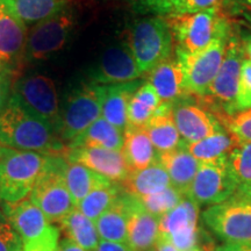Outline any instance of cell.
<instances>
[{"instance_id": "obj_1", "label": "cell", "mask_w": 251, "mask_h": 251, "mask_svg": "<svg viewBox=\"0 0 251 251\" xmlns=\"http://www.w3.org/2000/svg\"><path fill=\"white\" fill-rule=\"evenodd\" d=\"M48 122L41 120L13 97L0 114V146L46 156L65 155L67 146Z\"/></svg>"}, {"instance_id": "obj_2", "label": "cell", "mask_w": 251, "mask_h": 251, "mask_svg": "<svg viewBox=\"0 0 251 251\" xmlns=\"http://www.w3.org/2000/svg\"><path fill=\"white\" fill-rule=\"evenodd\" d=\"M231 33L233 23L225 15L218 34L205 49L192 55L175 52L183 70L185 96H206L224 62Z\"/></svg>"}, {"instance_id": "obj_3", "label": "cell", "mask_w": 251, "mask_h": 251, "mask_svg": "<svg viewBox=\"0 0 251 251\" xmlns=\"http://www.w3.org/2000/svg\"><path fill=\"white\" fill-rule=\"evenodd\" d=\"M125 45L143 76L172 57L175 52L174 36L168 20L157 15L136 21L128 30Z\"/></svg>"}, {"instance_id": "obj_4", "label": "cell", "mask_w": 251, "mask_h": 251, "mask_svg": "<svg viewBox=\"0 0 251 251\" xmlns=\"http://www.w3.org/2000/svg\"><path fill=\"white\" fill-rule=\"evenodd\" d=\"M46 159L43 153L0 146V200L13 203L30 196Z\"/></svg>"}, {"instance_id": "obj_5", "label": "cell", "mask_w": 251, "mask_h": 251, "mask_svg": "<svg viewBox=\"0 0 251 251\" xmlns=\"http://www.w3.org/2000/svg\"><path fill=\"white\" fill-rule=\"evenodd\" d=\"M202 220L227 243L251 244V186L240 185L226 201L209 206Z\"/></svg>"}, {"instance_id": "obj_6", "label": "cell", "mask_w": 251, "mask_h": 251, "mask_svg": "<svg viewBox=\"0 0 251 251\" xmlns=\"http://www.w3.org/2000/svg\"><path fill=\"white\" fill-rule=\"evenodd\" d=\"M67 163L64 155L47 156L29 196L30 201L39 207L51 225H56L76 208L65 183Z\"/></svg>"}, {"instance_id": "obj_7", "label": "cell", "mask_w": 251, "mask_h": 251, "mask_svg": "<svg viewBox=\"0 0 251 251\" xmlns=\"http://www.w3.org/2000/svg\"><path fill=\"white\" fill-rule=\"evenodd\" d=\"M244 58H246L244 43L233 29L224 62L214 81L206 96L198 98L202 105L214 113L215 117L233 115V106L236 98L241 68Z\"/></svg>"}, {"instance_id": "obj_8", "label": "cell", "mask_w": 251, "mask_h": 251, "mask_svg": "<svg viewBox=\"0 0 251 251\" xmlns=\"http://www.w3.org/2000/svg\"><path fill=\"white\" fill-rule=\"evenodd\" d=\"M171 28L176 54L192 55L201 51L214 40L225 19L220 7L190 14L165 17Z\"/></svg>"}, {"instance_id": "obj_9", "label": "cell", "mask_w": 251, "mask_h": 251, "mask_svg": "<svg viewBox=\"0 0 251 251\" xmlns=\"http://www.w3.org/2000/svg\"><path fill=\"white\" fill-rule=\"evenodd\" d=\"M103 85L86 83L72 92L59 114L58 136L71 142L102 115Z\"/></svg>"}, {"instance_id": "obj_10", "label": "cell", "mask_w": 251, "mask_h": 251, "mask_svg": "<svg viewBox=\"0 0 251 251\" xmlns=\"http://www.w3.org/2000/svg\"><path fill=\"white\" fill-rule=\"evenodd\" d=\"M237 187L238 181L227 156L213 162L201 163L186 197L199 206H213L226 201Z\"/></svg>"}, {"instance_id": "obj_11", "label": "cell", "mask_w": 251, "mask_h": 251, "mask_svg": "<svg viewBox=\"0 0 251 251\" xmlns=\"http://www.w3.org/2000/svg\"><path fill=\"white\" fill-rule=\"evenodd\" d=\"M12 90L11 97L41 120L51 125L56 131L58 130L61 108L57 90L49 77L33 75L20 78Z\"/></svg>"}, {"instance_id": "obj_12", "label": "cell", "mask_w": 251, "mask_h": 251, "mask_svg": "<svg viewBox=\"0 0 251 251\" xmlns=\"http://www.w3.org/2000/svg\"><path fill=\"white\" fill-rule=\"evenodd\" d=\"M74 20L70 13L61 12L30 28L27 34L25 56L31 61L49 58L64 48L70 37Z\"/></svg>"}, {"instance_id": "obj_13", "label": "cell", "mask_w": 251, "mask_h": 251, "mask_svg": "<svg viewBox=\"0 0 251 251\" xmlns=\"http://www.w3.org/2000/svg\"><path fill=\"white\" fill-rule=\"evenodd\" d=\"M171 112L181 140L186 144L205 139L222 127L214 113L198 98L192 100L188 96L181 97L172 102Z\"/></svg>"}, {"instance_id": "obj_14", "label": "cell", "mask_w": 251, "mask_h": 251, "mask_svg": "<svg viewBox=\"0 0 251 251\" xmlns=\"http://www.w3.org/2000/svg\"><path fill=\"white\" fill-rule=\"evenodd\" d=\"M199 205L185 196L183 200L159 218V236L166 238L179 251H187L197 246L199 230Z\"/></svg>"}, {"instance_id": "obj_15", "label": "cell", "mask_w": 251, "mask_h": 251, "mask_svg": "<svg viewBox=\"0 0 251 251\" xmlns=\"http://www.w3.org/2000/svg\"><path fill=\"white\" fill-rule=\"evenodd\" d=\"M91 83L98 85H113L139 80L141 74L136 62L125 45L108 47L100 56L98 63L90 74Z\"/></svg>"}, {"instance_id": "obj_16", "label": "cell", "mask_w": 251, "mask_h": 251, "mask_svg": "<svg viewBox=\"0 0 251 251\" xmlns=\"http://www.w3.org/2000/svg\"><path fill=\"white\" fill-rule=\"evenodd\" d=\"M69 163H77L91 169L114 184H122L130 174L122 151L100 148L67 149Z\"/></svg>"}, {"instance_id": "obj_17", "label": "cell", "mask_w": 251, "mask_h": 251, "mask_svg": "<svg viewBox=\"0 0 251 251\" xmlns=\"http://www.w3.org/2000/svg\"><path fill=\"white\" fill-rule=\"evenodd\" d=\"M159 240V219L150 214L136 197L129 194L127 246L130 251H155Z\"/></svg>"}, {"instance_id": "obj_18", "label": "cell", "mask_w": 251, "mask_h": 251, "mask_svg": "<svg viewBox=\"0 0 251 251\" xmlns=\"http://www.w3.org/2000/svg\"><path fill=\"white\" fill-rule=\"evenodd\" d=\"M2 212L24 243L41 236L51 225L39 207L27 198L13 203L2 202Z\"/></svg>"}, {"instance_id": "obj_19", "label": "cell", "mask_w": 251, "mask_h": 251, "mask_svg": "<svg viewBox=\"0 0 251 251\" xmlns=\"http://www.w3.org/2000/svg\"><path fill=\"white\" fill-rule=\"evenodd\" d=\"M27 30L25 24L0 5V69L8 71L25 54Z\"/></svg>"}, {"instance_id": "obj_20", "label": "cell", "mask_w": 251, "mask_h": 251, "mask_svg": "<svg viewBox=\"0 0 251 251\" xmlns=\"http://www.w3.org/2000/svg\"><path fill=\"white\" fill-rule=\"evenodd\" d=\"M147 80L163 102L172 103L185 96L183 70L175 55L153 68Z\"/></svg>"}, {"instance_id": "obj_21", "label": "cell", "mask_w": 251, "mask_h": 251, "mask_svg": "<svg viewBox=\"0 0 251 251\" xmlns=\"http://www.w3.org/2000/svg\"><path fill=\"white\" fill-rule=\"evenodd\" d=\"M158 161L168 172L171 186L186 196L201 163L191 155L185 147V142L178 149L161 153Z\"/></svg>"}, {"instance_id": "obj_22", "label": "cell", "mask_w": 251, "mask_h": 251, "mask_svg": "<svg viewBox=\"0 0 251 251\" xmlns=\"http://www.w3.org/2000/svg\"><path fill=\"white\" fill-rule=\"evenodd\" d=\"M129 216V194L122 192L114 203L94 222L100 241L126 244Z\"/></svg>"}, {"instance_id": "obj_23", "label": "cell", "mask_w": 251, "mask_h": 251, "mask_svg": "<svg viewBox=\"0 0 251 251\" xmlns=\"http://www.w3.org/2000/svg\"><path fill=\"white\" fill-rule=\"evenodd\" d=\"M142 84L134 80L124 84L103 85V102L101 117L109 124L124 130L127 128V112L130 98Z\"/></svg>"}, {"instance_id": "obj_24", "label": "cell", "mask_w": 251, "mask_h": 251, "mask_svg": "<svg viewBox=\"0 0 251 251\" xmlns=\"http://www.w3.org/2000/svg\"><path fill=\"white\" fill-rule=\"evenodd\" d=\"M122 153L130 172L146 169L158 161L159 153L152 146L149 135L142 127H130L125 129V142Z\"/></svg>"}, {"instance_id": "obj_25", "label": "cell", "mask_w": 251, "mask_h": 251, "mask_svg": "<svg viewBox=\"0 0 251 251\" xmlns=\"http://www.w3.org/2000/svg\"><path fill=\"white\" fill-rule=\"evenodd\" d=\"M171 108V102H163L157 114L144 127L159 155L178 149L184 144L172 118Z\"/></svg>"}, {"instance_id": "obj_26", "label": "cell", "mask_w": 251, "mask_h": 251, "mask_svg": "<svg viewBox=\"0 0 251 251\" xmlns=\"http://www.w3.org/2000/svg\"><path fill=\"white\" fill-rule=\"evenodd\" d=\"M124 142L125 131L114 127L101 117L76 139L69 142L67 148H100L121 151Z\"/></svg>"}, {"instance_id": "obj_27", "label": "cell", "mask_w": 251, "mask_h": 251, "mask_svg": "<svg viewBox=\"0 0 251 251\" xmlns=\"http://www.w3.org/2000/svg\"><path fill=\"white\" fill-rule=\"evenodd\" d=\"M124 192L130 196L141 198L155 194L171 186L168 172L161 162L157 161L148 168L130 172L128 178L120 184Z\"/></svg>"}, {"instance_id": "obj_28", "label": "cell", "mask_w": 251, "mask_h": 251, "mask_svg": "<svg viewBox=\"0 0 251 251\" xmlns=\"http://www.w3.org/2000/svg\"><path fill=\"white\" fill-rule=\"evenodd\" d=\"M56 226L64 234V237L71 240L85 251H96L100 243L96 224L81 213L74 208L69 214L57 222Z\"/></svg>"}, {"instance_id": "obj_29", "label": "cell", "mask_w": 251, "mask_h": 251, "mask_svg": "<svg viewBox=\"0 0 251 251\" xmlns=\"http://www.w3.org/2000/svg\"><path fill=\"white\" fill-rule=\"evenodd\" d=\"M241 142L222 126L219 130L194 143H185V147L200 163L213 162L227 157Z\"/></svg>"}, {"instance_id": "obj_30", "label": "cell", "mask_w": 251, "mask_h": 251, "mask_svg": "<svg viewBox=\"0 0 251 251\" xmlns=\"http://www.w3.org/2000/svg\"><path fill=\"white\" fill-rule=\"evenodd\" d=\"M65 183L76 207L86 196L99 187L111 185L112 181L86 166L77 163H67L64 171Z\"/></svg>"}, {"instance_id": "obj_31", "label": "cell", "mask_w": 251, "mask_h": 251, "mask_svg": "<svg viewBox=\"0 0 251 251\" xmlns=\"http://www.w3.org/2000/svg\"><path fill=\"white\" fill-rule=\"evenodd\" d=\"M2 5L21 23L35 25L63 9L64 0H0Z\"/></svg>"}, {"instance_id": "obj_32", "label": "cell", "mask_w": 251, "mask_h": 251, "mask_svg": "<svg viewBox=\"0 0 251 251\" xmlns=\"http://www.w3.org/2000/svg\"><path fill=\"white\" fill-rule=\"evenodd\" d=\"M163 101L148 81L135 91L128 105L127 120L130 127L144 128L159 111Z\"/></svg>"}, {"instance_id": "obj_33", "label": "cell", "mask_w": 251, "mask_h": 251, "mask_svg": "<svg viewBox=\"0 0 251 251\" xmlns=\"http://www.w3.org/2000/svg\"><path fill=\"white\" fill-rule=\"evenodd\" d=\"M124 192L120 184L112 183L107 186L99 187L91 192L78 203L77 208L93 222L103 214Z\"/></svg>"}, {"instance_id": "obj_34", "label": "cell", "mask_w": 251, "mask_h": 251, "mask_svg": "<svg viewBox=\"0 0 251 251\" xmlns=\"http://www.w3.org/2000/svg\"><path fill=\"white\" fill-rule=\"evenodd\" d=\"M184 197V194L176 190L174 186H169L161 192L137 198V199L140 200L147 212L159 219L174 209L183 200Z\"/></svg>"}, {"instance_id": "obj_35", "label": "cell", "mask_w": 251, "mask_h": 251, "mask_svg": "<svg viewBox=\"0 0 251 251\" xmlns=\"http://www.w3.org/2000/svg\"><path fill=\"white\" fill-rule=\"evenodd\" d=\"M238 186H251V142H242L228 156Z\"/></svg>"}, {"instance_id": "obj_36", "label": "cell", "mask_w": 251, "mask_h": 251, "mask_svg": "<svg viewBox=\"0 0 251 251\" xmlns=\"http://www.w3.org/2000/svg\"><path fill=\"white\" fill-rule=\"evenodd\" d=\"M216 118L226 129L234 135L241 143L251 142V108L238 112L230 117L220 115Z\"/></svg>"}, {"instance_id": "obj_37", "label": "cell", "mask_w": 251, "mask_h": 251, "mask_svg": "<svg viewBox=\"0 0 251 251\" xmlns=\"http://www.w3.org/2000/svg\"><path fill=\"white\" fill-rule=\"evenodd\" d=\"M219 7L231 23L251 30V0H221Z\"/></svg>"}, {"instance_id": "obj_38", "label": "cell", "mask_w": 251, "mask_h": 251, "mask_svg": "<svg viewBox=\"0 0 251 251\" xmlns=\"http://www.w3.org/2000/svg\"><path fill=\"white\" fill-rule=\"evenodd\" d=\"M249 108H251V62L246 57L241 68L236 98L233 106V115Z\"/></svg>"}, {"instance_id": "obj_39", "label": "cell", "mask_w": 251, "mask_h": 251, "mask_svg": "<svg viewBox=\"0 0 251 251\" xmlns=\"http://www.w3.org/2000/svg\"><path fill=\"white\" fill-rule=\"evenodd\" d=\"M59 228L56 225H50L41 236L24 243L23 251H59Z\"/></svg>"}, {"instance_id": "obj_40", "label": "cell", "mask_w": 251, "mask_h": 251, "mask_svg": "<svg viewBox=\"0 0 251 251\" xmlns=\"http://www.w3.org/2000/svg\"><path fill=\"white\" fill-rule=\"evenodd\" d=\"M24 242L13 226L0 211V251H23Z\"/></svg>"}, {"instance_id": "obj_41", "label": "cell", "mask_w": 251, "mask_h": 251, "mask_svg": "<svg viewBox=\"0 0 251 251\" xmlns=\"http://www.w3.org/2000/svg\"><path fill=\"white\" fill-rule=\"evenodd\" d=\"M135 7L146 14L168 17L174 13L178 0H134Z\"/></svg>"}, {"instance_id": "obj_42", "label": "cell", "mask_w": 251, "mask_h": 251, "mask_svg": "<svg viewBox=\"0 0 251 251\" xmlns=\"http://www.w3.org/2000/svg\"><path fill=\"white\" fill-rule=\"evenodd\" d=\"M221 0H178L172 14H190L219 7ZM170 14V15H172Z\"/></svg>"}, {"instance_id": "obj_43", "label": "cell", "mask_w": 251, "mask_h": 251, "mask_svg": "<svg viewBox=\"0 0 251 251\" xmlns=\"http://www.w3.org/2000/svg\"><path fill=\"white\" fill-rule=\"evenodd\" d=\"M9 77L8 71L0 69V114L4 112L9 101Z\"/></svg>"}, {"instance_id": "obj_44", "label": "cell", "mask_w": 251, "mask_h": 251, "mask_svg": "<svg viewBox=\"0 0 251 251\" xmlns=\"http://www.w3.org/2000/svg\"><path fill=\"white\" fill-rule=\"evenodd\" d=\"M96 251H130L128 246L126 244H119V243H112L106 242V241H100L98 248Z\"/></svg>"}, {"instance_id": "obj_45", "label": "cell", "mask_w": 251, "mask_h": 251, "mask_svg": "<svg viewBox=\"0 0 251 251\" xmlns=\"http://www.w3.org/2000/svg\"><path fill=\"white\" fill-rule=\"evenodd\" d=\"M215 251H251V244L248 243H226L216 248Z\"/></svg>"}, {"instance_id": "obj_46", "label": "cell", "mask_w": 251, "mask_h": 251, "mask_svg": "<svg viewBox=\"0 0 251 251\" xmlns=\"http://www.w3.org/2000/svg\"><path fill=\"white\" fill-rule=\"evenodd\" d=\"M59 251H85L83 250L79 246H77L76 243L72 242L71 240H69L67 237H63L59 241Z\"/></svg>"}, {"instance_id": "obj_47", "label": "cell", "mask_w": 251, "mask_h": 251, "mask_svg": "<svg viewBox=\"0 0 251 251\" xmlns=\"http://www.w3.org/2000/svg\"><path fill=\"white\" fill-rule=\"evenodd\" d=\"M155 251H179L172 244L170 241H168L166 238H163L159 236L158 242H157Z\"/></svg>"}, {"instance_id": "obj_48", "label": "cell", "mask_w": 251, "mask_h": 251, "mask_svg": "<svg viewBox=\"0 0 251 251\" xmlns=\"http://www.w3.org/2000/svg\"><path fill=\"white\" fill-rule=\"evenodd\" d=\"M244 43V52H246V57L251 62V40L243 41Z\"/></svg>"}, {"instance_id": "obj_49", "label": "cell", "mask_w": 251, "mask_h": 251, "mask_svg": "<svg viewBox=\"0 0 251 251\" xmlns=\"http://www.w3.org/2000/svg\"><path fill=\"white\" fill-rule=\"evenodd\" d=\"M208 246H209V243L205 244V246H203V247L194 246L192 249H190V250H187V251H208Z\"/></svg>"}, {"instance_id": "obj_50", "label": "cell", "mask_w": 251, "mask_h": 251, "mask_svg": "<svg viewBox=\"0 0 251 251\" xmlns=\"http://www.w3.org/2000/svg\"><path fill=\"white\" fill-rule=\"evenodd\" d=\"M208 251H215V247H214V244H213V243H209V246H208Z\"/></svg>"}]
</instances>
